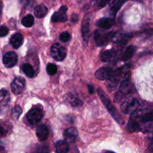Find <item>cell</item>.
I'll return each mask as SVG.
<instances>
[{
  "mask_svg": "<svg viewBox=\"0 0 153 153\" xmlns=\"http://www.w3.org/2000/svg\"><path fill=\"white\" fill-rule=\"evenodd\" d=\"M111 2H113V0H93L92 1V4L94 5H97L100 8H102Z\"/></svg>",
  "mask_w": 153,
  "mask_h": 153,
  "instance_id": "28",
  "label": "cell"
},
{
  "mask_svg": "<svg viewBox=\"0 0 153 153\" xmlns=\"http://www.w3.org/2000/svg\"><path fill=\"white\" fill-rule=\"evenodd\" d=\"M105 153H114V152H110V151H108V152H106Z\"/></svg>",
  "mask_w": 153,
  "mask_h": 153,
  "instance_id": "38",
  "label": "cell"
},
{
  "mask_svg": "<svg viewBox=\"0 0 153 153\" xmlns=\"http://www.w3.org/2000/svg\"><path fill=\"white\" fill-rule=\"evenodd\" d=\"M43 117L42 110L38 108H33L26 114V119L30 125H36L38 123Z\"/></svg>",
  "mask_w": 153,
  "mask_h": 153,
  "instance_id": "6",
  "label": "cell"
},
{
  "mask_svg": "<svg viewBox=\"0 0 153 153\" xmlns=\"http://www.w3.org/2000/svg\"><path fill=\"white\" fill-rule=\"evenodd\" d=\"M127 129L130 132H133V131H138L141 130V127L139 125L138 123L136 120H134L132 118H130L128 120V126H127Z\"/></svg>",
  "mask_w": 153,
  "mask_h": 153,
  "instance_id": "24",
  "label": "cell"
},
{
  "mask_svg": "<svg viewBox=\"0 0 153 153\" xmlns=\"http://www.w3.org/2000/svg\"><path fill=\"white\" fill-rule=\"evenodd\" d=\"M34 16L31 14H28L26 16H24L23 18L21 20V23L22 24V25H24L26 28H30V27L34 25Z\"/></svg>",
  "mask_w": 153,
  "mask_h": 153,
  "instance_id": "25",
  "label": "cell"
},
{
  "mask_svg": "<svg viewBox=\"0 0 153 153\" xmlns=\"http://www.w3.org/2000/svg\"><path fill=\"white\" fill-rule=\"evenodd\" d=\"M25 87V80L22 77L15 78L14 80L12 82L10 88H11L12 92L16 95L20 94L23 92Z\"/></svg>",
  "mask_w": 153,
  "mask_h": 153,
  "instance_id": "7",
  "label": "cell"
},
{
  "mask_svg": "<svg viewBox=\"0 0 153 153\" xmlns=\"http://www.w3.org/2000/svg\"><path fill=\"white\" fill-rule=\"evenodd\" d=\"M67 7L65 5H63L60 7L59 10L55 12L52 16V21L53 22H64L67 20Z\"/></svg>",
  "mask_w": 153,
  "mask_h": 153,
  "instance_id": "11",
  "label": "cell"
},
{
  "mask_svg": "<svg viewBox=\"0 0 153 153\" xmlns=\"http://www.w3.org/2000/svg\"><path fill=\"white\" fill-rule=\"evenodd\" d=\"M49 129H48L47 126L43 124L37 126V129H36V134H37V137L38 138L39 140L40 141H44L46 139L48 138V136H49Z\"/></svg>",
  "mask_w": 153,
  "mask_h": 153,
  "instance_id": "14",
  "label": "cell"
},
{
  "mask_svg": "<svg viewBox=\"0 0 153 153\" xmlns=\"http://www.w3.org/2000/svg\"><path fill=\"white\" fill-rule=\"evenodd\" d=\"M98 94H99V96H100V99H101V100L102 101L103 104H104L105 106L106 109L108 111V112L110 113V114L113 117L114 119L119 124H120V125H123L124 124L123 119L122 118L121 115L118 113L117 110V109L115 108L114 106L112 105L111 100H109L108 97L105 94L104 91H103L101 88H99L98 89Z\"/></svg>",
  "mask_w": 153,
  "mask_h": 153,
  "instance_id": "2",
  "label": "cell"
},
{
  "mask_svg": "<svg viewBox=\"0 0 153 153\" xmlns=\"http://www.w3.org/2000/svg\"><path fill=\"white\" fill-rule=\"evenodd\" d=\"M71 36H70V33L67 31H64L60 34V40L63 42H67L70 40Z\"/></svg>",
  "mask_w": 153,
  "mask_h": 153,
  "instance_id": "31",
  "label": "cell"
},
{
  "mask_svg": "<svg viewBox=\"0 0 153 153\" xmlns=\"http://www.w3.org/2000/svg\"><path fill=\"white\" fill-rule=\"evenodd\" d=\"M23 43V37L20 33H16L11 36L10 43L14 49H19Z\"/></svg>",
  "mask_w": 153,
  "mask_h": 153,
  "instance_id": "16",
  "label": "cell"
},
{
  "mask_svg": "<svg viewBox=\"0 0 153 153\" xmlns=\"http://www.w3.org/2000/svg\"><path fill=\"white\" fill-rule=\"evenodd\" d=\"M50 52L52 58L58 61H63L67 56V50L59 43H55L52 45L51 46Z\"/></svg>",
  "mask_w": 153,
  "mask_h": 153,
  "instance_id": "4",
  "label": "cell"
},
{
  "mask_svg": "<svg viewBox=\"0 0 153 153\" xmlns=\"http://www.w3.org/2000/svg\"><path fill=\"white\" fill-rule=\"evenodd\" d=\"M67 100L69 104L73 107L77 108L82 105V102L76 96L73 95V94H68L67 97Z\"/></svg>",
  "mask_w": 153,
  "mask_h": 153,
  "instance_id": "22",
  "label": "cell"
},
{
  "mask_svg": "<svg viewBox=\"0 0 153 153\" xmlns=\"http://www.w3.org/2000/svg\"><path fill=\"white\" fill-rule=\"evenodd\" d=\"M138 101L135 98L130 97L122 103L120 109L123 113L128 114H132L133 112L135 111L138 108Z\"/></svg>",
  "mask_w": 153,
  "mask_h": 153,
  "instance_id": "3",
  "label": "cell"
},
{
  "mask_svg": "<svg viewBox=\"0 0 153 153\" xmlns=\"http://www.w3.org/2000/svg\"><path fill=\"white\" fill-rule=\"evenodd\" d=\"M135 50L136 48L134 47V46H133V45L128 46V47L126 48V49L124 51L121 59H122L123 61H128V60H129L130 58L134 55Z\"/></svg>",
  "mask_w": 153,
  "mask_h": 153,
  "instance_id": "23",
  "label": "cell"
},
{
  "mask_svg": "<svg viewBox=\"0 0 153 153\" xmlns=\"http://www.w3.org/2000/svg\"><path fill=\"white\" fill-rule=\"evenodd\" d=\"M90 22H91V16L86 15L82 22L81 31H82V39L85 43H88L90 37Z\"/></svg>",
  "mask_w": 153,
  "mask_h": 153,
  "instance_id": "9",
  "label": "cell"
},
{
  "mask_svg": "<svg viewBox=\"0 0 153 153\" xmlns=\"http://www.w3.org/2000/svg\"><path fill=\"white\" fill-rule=\"evenodd\" d=\"M10 95L6 90L0 91V107H7L10 102Z\"/></svg>",
  "mask_w": 153,
  "mask_h": 153,
  "instance_id": "19",
  "label": "cell"
},
{
  "mask_svg": "<svg viewBox=\"0 0 153 153\" xmlns=\"http://www.w3.org/2000/svg\"><path fill=\"white\" fill-rule=\"evenodd\" d=\"M88 91H89V93L91 94H94V86H93V85H91V84H88Z\"/></svg>",
  "mask_w": 153,
  "mask_h": 153,
  "instance_id": "36",
  "label": "cell"
},
{
  "mask_svg": "<svg viewBox=\"0 0 153 153\" xmlns=\"http://www.w3.org/2000/svg\"><path fill=\"white\" fill-rule=\"evenodd\" d=\"M114 23V19L108 17H103L97 21V26L100 27V28H102V29H109L113 26Z\"/></svg>",
  "mask_w": 153,
  "mask_h": 153,
  "instance_id": "15",
  "label": "cell"
},
{
  "mask_svg": "<svg viewBox=\"0 0 153 153\" xmlns=\"http://www.w3.org/2000/svg\"><path fill=\"white\" fill-rule=\"evenodd\" d=\"M69 145L65 140H59L55 145V152L56 153H67L69 152Z\"/></svg>",
  "mask_w": 153,
  "mask_h": 153,
  "instance_id": "20",
  "label": "cell"
},
{
  "mask_svg": "<svg viewBox=\"0 0 153 153\" xmlns=\"http://www.w3.org/2000/svg\"><path fill=\"white\" fill-rule=\"evenodd\" d=\"M18 57L14 52H8L3 56V64L7 68L13 67L17 64Z\"/></svg>",
  "mask_w": 153,
  "mask_h": 153,
  "instance_id": "10",
  "label": "cell"
},
{
  "mask_svg": "<svg viewBox=\"0 0 153 153\" xmlns=\"http://www.w3.org/2000/svg\"><path fill=\"white\" fill-rule=\"evenodd\" d=\"M22 71L23 73L26 75L28 77L32 78L34 77V75H35V72H34V68L32 67V66L29 64H25L22 65Z\"/></svg>",
  "mask_w": 153,
  "mask_h": 153,
  "instance_id": "26",
  "label": "cell"
},
{
  "mask_svg": "<svg viewBox=\"0 0 153 153\" xmlns=\"http://www.w3.org/2000/svg\"><path fill=\"white\" fill-rule=\"evenodd\" d=\"M114 70L111 67H103L97 70L95 76L99 80H108L113 74Z\"/></svg>",
  "mask_w": 153,
  "mask_h": 153,
  "instance_id": "12",
  "label": "cell"
},
{
  "mask_svg": "<svg viewBox=\"0 0 153 153\" xmlns=\"http://www.w3.org/2000/svg\"><path fill=\"white\" fill-rule=\"evenodd\" d=\"M21 114H22V109H21V108L18 105L15 106L13 110H12V117L15 120H17L19 119V116L21 115Z\"/></svg>",
  "mask_w": 153,
  "mask_h": 153,
  "instance_id": "29",
  "label": "cell"
},
{
  "mask_svg": "<svg viewBox=\"0 0 153 153\" xmlns=\"http://www.w3.org/2000/svg\"><path fill=\"white\" fill-rule=\"evenodd\" d=\"M6 134V131L1 125H0V137H4V135Z\"/></svg>",
  "mask_w": 153,
  "mask_h": 153,
  "instance_id": "35",
  "label": "cell"
},
{
  "mask_svg": "<svg viewBox=\"0 0 153 153\" xmlns=\"http://www.w3.org/2000/svg\"><path fill=\"white\" fill-rule=\"evenodd\" d=\"M34 14L37 18H43L47 14L48 8L43 4H38L34 7Z\"/></svg>",
  "mask_w": 153,
  "mask_h": 153,
  "instance_id": "21",
  "label": "cell"
},
{
  "mask_svg": "<svg viewBox=\"0 0 153 153\" xmlns=\"http://www.w3.org/2000/svg\"><path fill=\"white\" fill-rule=\"evenodd\" d=\"M111 32L104 33L100 31H96L94 33V40L96 43L100 46H105L106 44H108L109 40H111Z\"/></svg>",
  "mask_w": 153,
  "mask_h": 153,
  "instance_id": "8",
  "label": "cell"
},
{
  "mask_svg": "<svg viewBox=\"0 0 153 153\" xmlns=\"http://www.w3.org/2000/svg\"><path fill=\"white\" fill-rule=\"evenodd\" d=\"M131 91V85L130 82L127 80L123 81L121 82L120 87L119 88V91L117 93L114 97L115 102H120L123 100L128 94H129Z\"/></svg>",
  "mask_w": 153,
  "mask_h": 153,
  "instance_id": "5",
  "label": "cell"
},
{
  "mask_svg": "<svg viewBox=\"0 0 153 153\" xmlns=\"http://www.w3.org/2000/svg\"><path fill=\"white\" fill-rule=\"evenodd\" d=\"M116 52L114 50H106L103 51L100 54V59L103 62H110L113 61L116 57Z\"/></svg>",
  "mask_w": 153,
  "mask_h": 153,
  "instance_id": "17",
  "label": "cell"
},
{
  "mask_svg": "<svg viewBox=\"0 0 153 153\" xmlns=\"http://www.w3.org/2000/svg\"><path fill=\"white\" fill-rule=\"evenodd\" d=\"M71 21L73 23H76L78 21V15L76 13H73L71 16Z\"/></svg>",
  "mask_w": 153,
  "mask_h": 153,
  "instance_id": "34",
  "label": "cell"
},
{
  "mask_svg": "<svg viewBox=\"0 0 153 153\" xmlns=\"http://www.w3.org/2000/svg\"><path fill=\"white\" fill-rule=\"evenodd\" d=\"M46 70H47L48 74L53 76V75L56 74L57 70H58V67H57V66L55 65V64H52V63H49L47 65V67H46Z\"/></svg>",
  "mask_w": 153,
  "mask_h": 153,
  "instance_id": "30",
  "label": "cell"
},
{
  "mask_svg": "<svg viewBox=\"0 0 153 153\" xmlns=\"http://www.w3.org/2000/svg\"><path fill=\"white\" fill-rule=\"evenodd\" d=\"M1 149H2V148H1V146H0V152H1Z\"/></svg>",
  "mask_w": 153,
  "mask_h": 153,
  "instance_id": "39",
  "label": "cell"
},
{
  "mask_svg": "<svg viewBox=\"0 0 153 153\" xmlns=\"http://www.w3.org/2000/svg\"><path fill=\"white\" fill-rule=\"evenodd\" d=\"M111 40L115 43H125L127 42L128 40V36L126 34H120V33L116 32H111Z\"/></svg>",
  "mask_w": 153,
  "mask_h": 153,
  "instance_id": "18",
  "label": "cell"
},
{
  "mask_svg": "<svg viewBox=\"0 0 153 153\" xmlns=\"http://www.w3.org/2000/svg\"><path fill=\"white\" fill-rule=\"evenodd\" d=\"M129 72V67L128 66H125L121 68H119L116 71L113 72V74L108 79V83L107 84V87L109 90H113L118 85L120 82L127 80Z\"/></svg>",
  "mask_w": 153,
  "mask_h": 153,
  "instance_id": "1",
  "label": "cell"
},
{
  "mask_svg": "<svg viewBox=\"0 0 153 153\" xmlns=\"http://www.w3.org/2000/svg\"><path fill=\"white\" fill-rule=\"evenodd\" d=\"M9 32L8 28H7L4 25H2V26H0V37H5Z\"/></svg>",
  "mask_w": 153,
  "mask_h": 153,
  "instance_id": "33",
  "label": "cell"
},
{
  "mask_svg": "<svg viewBox=\"0 0 153 153\" xmlns=\"http://www.w3.org/2000/svg\"><path fill=\"white\" fill-rule=\"evenodd\" d=\"M50 150L47 146H40V147L37 148V151L35 153H49Z\"/></svg>",
  "mask_w": 153,
  "mask_h": 153,
  "instance_id": "32",
  "label": "cell"
},
{
  "mask_svg": "<svg viewBox=\"0 0 153 153\" xmlns=\"http://www.w3.org/2000/svg\"><path fill=\"white\" fill-rule=\"evenodd\" d=\"M65 141L67 143H73L78 137V131L74 127H71L65 130L64 133Z\"/></svg>",
  "mask_w": 153,
  "mask_h": 153,
  "instance_id": "13",
  "label": "cell"
},
{
  "mask_svg": "<svg viewBox=\"0 0 153 153\" xmlns=\"http://www.w3.org/2000/svg\"><path fill=\"white\" fill-rule=\"evenodd\" d=\"M126 1H127V0H118V1H117L116 2H115V4H114L111 7V9H110L111 13L114 16V15L116 14L118 11H119L120 9L121 8V7H122V6L123 5V4L126 2Z\"/></svg>",
  "mask_w": 153,
  "mask_h": 153,
  "instance_id": "27",
  "label": "cell"
},
{
  "mask_svg": "<svg viewBox=\"0 0 153 153\" xmlns=\"http://www.w3.org/2000/svg\"><path fill=\"white\" fill-rule=\"evenodd\" d=\"M1 8H2V4H1V0H0V13H1Z\"/></svg>",
  "mask_w": 153,
  "mask_h": 153,
  "instance_id": "37",
  "label": "cell"
}]
</instances>
